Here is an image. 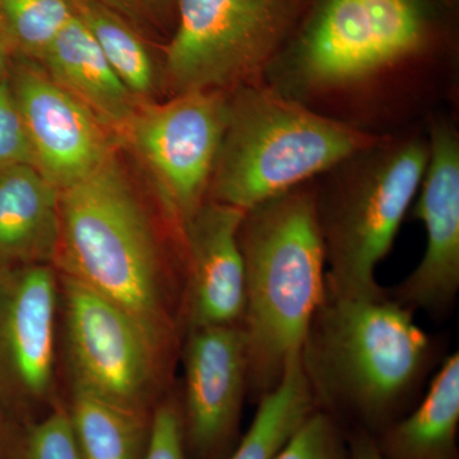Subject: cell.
Returning <instances> with one entry per match:
<instances>
[{"label":"cell","instance_id":"obj_11","mask_svg":"<svg viewBox=\"0 0 459 459\" xmlns=\"http://www.w3.org/2000/svg\"><path fill=\"white\" fill-rule=\"evenodd\" d=\"M39 171L63 190L115 155V135L44 68L20 66L12 84Z\"/></svg>","mask_w":459,"mask_h":459},{"label":"cell","instance_id":"obj_17","mask_svg":"<svg viewBox=\"0 0 459 459\" xmlns=\"http://www.w3.org/2000/svg\"><path fill=\"white\" fill-rule=\"evenodd\" d=\"M459 355L442 362L424 400L376 437L385 459H458Z\"/></svg>","mask_w":459,"mask_h":459},{"label":"cell","instance_id":"obj_1","mask_svg":"<svg viewBox=\"0 0 459 459\" xmlns=\"http://www.w3.org/2000/svg\"><path fill=\"white\" fill-rule=\"evenodd\" d=\"M433 358L413 310L385 292L325 298L300 360L319 410L346 412L377 435L395 421Z\"/></svg>","mask_w":459,"mask_h":459},{"label":"cell","instance_id":"obj_20","mask_svg":"<svg viewBox=\"0 0 459 459\" xmlns=\"http://www.w3.org/2000/svg\"><path fill=\"white\" fill-rule=\"evenodd\" d=\"M75 12L98 42L117 77L141 102L156 86L152 56L131 23L99 0H74Z\"/></svg>","mask_w":459,"mask_h":459},{"label":"cell","instance_id":"obj_6","mask_svg":"<svg viewBox=\"0 0 459 459\" xmlns=\"http://www.w3.org/2000/svg\"><path fill=\"white\" fill-rule=\"evenodd\" d=\"M299 0H177L166 72L178 93L219 90L261 71L285 38Z\"/></svg>","mask_w":459,"mask_h":459},{"label":"cell","instance_id":"obj_27","mask_svg":"<svg viewBox=\"0 0 459 459\" xmlns=\"http://www.w3.org/2000/svg\"><path fill=\"white\" fill-rule=\"evenodd\" d=\"M350 459H385L377 448L376 437L364 429L358 428L347 437Z\"/></svg>","mask_w":459,"mask_h":459},{"label":"cell","instance_id":"obj_3","mask_svg":"<svg viewBox=\"0 0 459 459\" xmlns=\"http://www.w3.org/2000/svg\"><path fill=\"white\" fill-rule=\"evenodd\" d=\"M59 213L65 274L131 313L168 350L174 322L155 235L117 156L60 190Z\"/></svg>","mask_w":459,"mask_h":459},{"label":"cell","instance_id":"obj_14","mask_svg":"<svg viewBox=\"0 0 459 459\" xmlns=\"http://www.w3.org/2000/svg\"><path fill=\"white\" fill-rule=\"evenodd\" d=\"M56 307L51 268L36 263L21 272L5 305L4 338L18 385L33 397H44L53 380Z\"/></svg>","mask_w":459,"mask_h":459},{"label":"cell","instance_id":"obj_2","mask_svg":"<svg viewBox=\"0 0 459 459\" xmlns=\"http://www.w3.org/2000/svg\"><path fill=\"white\" fill-rule=\"evenodd\" d=\"M246 274L241 328L247 391L276 388L325 298V249L318 198L292 189L247 211L238 231Z\"/></svg>","mask_w":459,"mask_h":459},{"label":"cell","instance_id":"obj_21","mask_svg":"<svg viewBox=\"0 0 459 459\" xmlns=\"http://www.w3.org/2000/svg\"><path fill=\"white\" fill-rule=\"evenodd\" d=\"M75 13L74 0H0V27L12 47L38 60Z\"/></svg>","mask_w":459,"mask_h":459},{"label":"cell","instance_id":"obj_26","mask_svg":"<svg viewBox=\"0 0 459 459\" xmlns=\"http://www.w3.org/2000/svg\"><path fill=\"white\" fill-rule=\"evenodd\" d=\"M108 8L113 9L115 13L122 16L124 20L146 21L162 13L172 3L177 0H99Z\"/></svg>","mask_w":459,"mask_h":459},{"label":"cell","instance_id":"obj_22","mask_svg":"<svg viewBox=\"0 0 459 459\" xmlns=\"http://www.w3.org/2000/svg\"><path fill=\"white\" fill-rule=\"evenodd\" d=\"M273 459H350L349 444L337 419L316 410Z\"/></svg>","mask_w":459,"mask_h":459},{"label":"cell","instance_id":"obj_25","mask_svg":"<svg viewBox=\"0 0 459 459\" xmlns=\"http://www.w3.org/2000/svg\"><path fill=\"white\" fill-rule=\"evenodd\" d=\"M143 459H186L183 413L177 402L165 401L153 413Z\"/></svg>","mask_w":459,"mask_h":459},{"label":"cell","instance_id":"obj_19","mask_svg":"<svg viewBox=\"0 0 459 459\" xmlns=\"http://www.w3.org/2000/svg\"><path fill=\"white\" fill-rule=\"evenodd\" d=\"M82 459H141L144 422L140 410L74 388L68 412Z\"/></svg>","mask_w":459,"mask_h":459},{"label":"cell","instance_id":"obj_16","mask_svg":"<svg viewBox=\"0 0 459 459\" xmlns=\"http://www.w3.org/2000/svg\"><path fill=\"white\" fill-rule=\"evenodd\" d=\"M60 190L33 165L0 170V255L33 263L56 258Z\"/></svg>","mask_w":459,"mask_h":459},{"label":"cell","instance_id":"obj_24","mask_svg":"<svg viewBox=\"0 0 459 459\" xmlns=\"http://www.w3.org/2000/svg\"><path fill=\"white\" fill-rule=\"evenodd\" d=\"M27 459H82L68 412L51 413L36 424L27 439Z\"/></svg>","mask_w":459,"mask_h":459},{"label":"cell","instance_id":"obj_18","mask_svg":"<svg viewBox=\"0 0 459 459\" xmlns=\"http://www.w3.org/2000/svg\"><path fill=\"white\" fill-rule=\"evenodd\" d=\"M316 410L300 355L296 356L287 364L279 385L259 398L252 425L228 459H273Z\"/></svg>","mask_w":459,"mask_h":459},{"label":"cell","instance_id":"obj_28","mask_svg":"<svg viewBox=\"0 0 459 459\" xmlns=\"http://www.w3.org/2000/svg\"><path fill=\"white\" fill-rule=\"evenodd\" d=\"M12 49H13V47H12L11 41L0 27V81L3 80V71H4L5 65H7L9 51Z\"/></svg>","mask_w":459,"mask_h":459},{"label":"cell","instance_id":"obj_8","mask_svg":"<svg viewBox=\"0 0 459 459\" xmlns=\"http://www.w3.org/2000/svg\"><path fill=\"white\" fill-rule=\"evenodd\" d=\"M420 0H325L295 56L299 80L331 89L365 80L424 47Z\"/></svg>","mask_w":459,"mask_h":459},{"label":"cell","instance_id":"obj_7","mask_svg":"<svg viewBox=\"0 0 459 459\" xmlns=\"http://www.w3.org/2000/svg\"><path fill=\"white\" fill-rule=\"evenodd\" d=\"M228 114L219 90L189 91L165 104L141 102L120 138L146 168L180 235L205 201Z\"/></svg>","mask_w":459,"mask_h":459},{"label":"cell","instance_id":"obj_12","mask_svg":"<svg viewBox=\"0 0 459 459\" xmlns=\"http://www.w3.org/2000/svg\"><path fill=\"white\" fill-rule=\"evenodd\" d=\"M419 190L415 214L425 225L427 250L392 298L411 310L443 316L459 290V143L448 126L431 131Z\"/></svg>","mask_w":459,"mask_h":459},{"label":"cell","instance_id":"obj_9","mask_svg":"<svg viewBox=\"0 0 459 459\" xmlns=\"http://www.w3.org/2000/svg\"><path fill=\"white\" fill-rule=\"evenodd\" d=\"M63 286L74 388L141 410L165 347L140 320L95 290L68 274Z\"/></svg>","mask_w":459,"mask_h":459},{"label":"cell","instance_id":"obj_10","mask_svg":"<svg viewBox=\"0 0 459 459\" xmlns=\"http://www.w3.org/2000/svg\"><path fill=\"white\" fill-rule=\"evenodd\" d=\"M184 435L199 459H221L238 446L247 392L241 325L189 329L183 349Z\"/></svg>","mask_w":459,"mask_h":459},{"label":"cell","instance_id":"obj_13","mask_svg":"<svg viewBox=\"0 0 459 459\" xmlns=\"http://www.w3.org/2000/svg\"><path fill=\"white\" fill-rule=\"evenodd\" d=\"M246 211L205 199L181 230L188 331L241 325L246 274L238 231Z\"/></svg>","mask_w":459,"mask_h":459},{"label":"cell","instance_id":"obj_4","mask_svg":"<svg viewBox=\"0 0 459 459\" xmlns=\"http://www.w3.org/2000/svg\"><path fill=\"white\" fill-rule=\"evenodd\" d=\"M211 180L212 201L249 211L382 140L313 113L276 91L238 86Z\"/></svg>","mask_w":459,"mask_h":459},{"label":"cell","instance_id":"obj_5","mask_svg":"<svg viewBox=\"0 0 459 459\" xmlns=\"http://www.w3.org/2000/svg\"><path fill=\"white\" fill-rule=\"evenodd\" d=\"M428 160L429 144L420 141L385 148L327 204H318L328 294L368 298L385 292L377 282V267L394 247Z\"/></svg>","mask_w":459,"mask_h":459},{"label":"cell","instance_id":"obj_23","mask_svg":"<svg viewBox=\"0 0 459 459\" xmlns=\"http://www.w3.org/2000/svg\"><path fill=\"white\" fill-rule=\"evenodd\" d=\"M22 164L35 166L31 142L11 83L3 78L0 81V170Z\"/></svg>","mask_w":459,"mask_h":459},{"label":"cell","instance_id":"obj_15","mask_svg":"<svg viewBox=\"0 0 459 459\" xmlns=\"http://www.w3.org/2000/svg\"><path fill=\"white\" fill-rule=\"evenodd\" d=\"M42 68L122 138L141 101L126 89L82 20L69 21L40 57Z\"/></svg>","mask_w":459,"mask_h":459}]
</instances>
